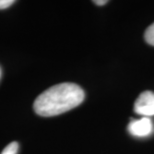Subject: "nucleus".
<instances>
[{"instance_id":"7","label":"nucleus","mask_w":154,"mask_h":154,"mask_svg":"<svg viewBox=\"0 0 154 154\" xmlns=\"http://www.w3.org/2000/svg\"><path fill=\"white\" fill-rule=\"evenodd\" d=\"M94 3L97 5H104V4H106L107 1H105V0H103V1H94Z\"/></svg>"},{"instance_id":"8","label":"nucleus","mask_w":154,"mask_h":154,"mask_svg":"<svg viewBox=\"0 0 154 154\" xmlns=\"http://www.w3.org/2000/svg\"><path fill=\"white\" fill-rule=\"evenodd\" d=\"M0 77H1V69H0Z\"/></svg>"},{"instance_id":"2","label":"nucleus","mask_w":154,"mask_h":154,"mask_svg":"<svg viewBox=\"0 0 154 154\" xmlns=\"http://www.w3.org/2000/svg\"><path fill=\"white\" fill-rule=\"evenodd\" d=\"M134 111L142 117L154 116V93L151 91L142 92L134 104Z\"/></svg>"},{"instance_id":"5","label":"nucleus","mask_w":154,"mask_h":154,"mask_svg":"<svg viewBox=\"0 0 154 154\" xmlns=\"http://www.w3.org/2000/svg\"><path fill=\"white\" fill-rule=\"evenodd\" d=\"M145 40L150 45L154 46V23L151 24L145 31Z\"/></svg>"},{"instance_id":"3","label":"nucleus","mask_w":154,"mask_h":154,"mask_svg":"<svg viewBox=\"0 0 154 154\" xmlns=\"http://www.w3.org/2000/svg\"><path fill=\"white\" fill-rule=\"evenodd\" d=\"M128 131L135 137H147L153 132V124L148 117L132 120L128 125Z\"/></svg>"},{"instance_id":"4","label":"nucleus","mask_w":154,"mask_h":154,"mask_svg":"<svg viewBox=\"0 0 154 154\" xmlns=\"http://www.w3.org/2000/svg\"><path fill=\"white\" fill-rule=\"evenodd\" d=\"M18 148H19V145H18L17 142H11L10 144H8L7 146L3 149V151L1 154H17L18 152Z\"/></svg>"},{"instance_id":"6","label":"nucleus","mask_w":154,"mask_h":154,"mask_svg":"<svg viewBox=\"0 0 154 154\" xmlns=\"http://www.w3.org/2000/svg\"><path fill=\"white\" fill-rule=\"evenodd\" d=\"M14 2V0H0V10L10 7Z\"/></svg>"},{"instance_id":"1","label":"nucleus","mask_w":154,"mask_h":154,"mask_svg":"<svg viewBox=\"0 0 154 154\" xmlns=\"http://www.w3.org/2000/svg\"><path fill=\"white\" fill-rule=\"evenodd\" d=\"M84 97V91L77 84L60 83L42 92L35 99L33 108L40 116H56L80 105Z\"/></svg>"}]
</instances>
